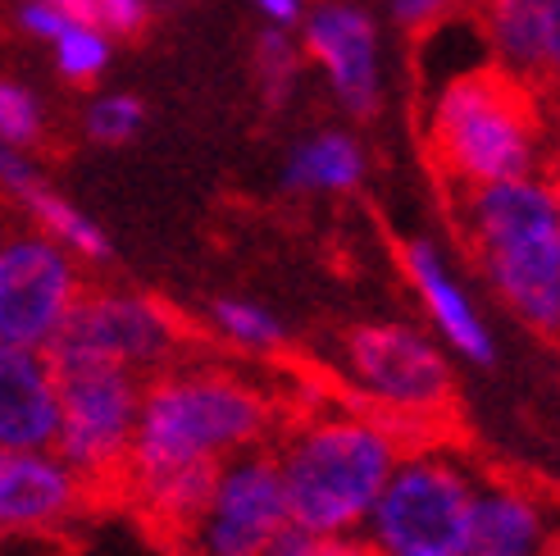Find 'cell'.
Masks as SVG:
<instances>
[{"instance_id":"13","label":"cell","mask_w":560,"mask_h":556,"mask_svg":"<svg viewBox=\"0 0 560 556\" xmlns=\"http://www.w3.org/2000/svg\"><path fill=\"white\" fill-rule=\"evenodd\" d=\"M305 55L328 73L338 105L355 119H374L383 101L378 73V33L374 19L342 0H328L305 19Z\"/></svg>"},{"instance_id":"6","label":"cell","mask_w":560,"mask_h":556,"mask_svg":"<svg viewBox=\"0 0 560 556\" xmlns=\"http://www.w3.org/2000/svg\"><path fill=\"white\" fill-rule=\"evenodd\" d=\"M479 461L442 438L406 442L360 524L374 552H460Z\"/></svg>"},{"instance_id":"3","label":"cell","mask_w":560,"mask_h":556,"mask_svg":"<svg viewBox=\"0 0 560 556\" xmlns=\"http://www.w3.org/2000/svg\"><path fill=\"white\" fill-rule=\"evenodd\" d=\"M456 229L474 269L538 338L560 333V197L542 174L452 187Z\"/></svg>"},{"instance_id":"24","label":"cell","mask_w":560,"mask_h":556,"mask_svg":"<svg viewBox=\"0 0 560 556\" xmlns=\"http://www.w3.org/2000/svg\"><path fill=\"white\" fill-rule=\"evenodd\" d=\"M142 119H147L142 101L128 96V92H109V96H96L88 105V115H82V132H88L92 142H101V147H124L128 137H137Z\"/></svg>"},{"instance_id":"28","label":"cell","mask_w":560,"mask_h":556,"mask_svg":"<svg viewBox=\"0 0 560 556\" xmlns=\"http://www.w3.org/2000/svg\"><path fill=\"white\" fill-rule=\"evenodd\" d=\"M378 556H460V552H378Z\"/></svg>"},{"instance_id":"10","label":"cell","mask_w":560,"mask_h":556,"mask_svg":"<svg viewBox=\"0 0 560 556\" xmlns=\"http://www.w3.org/2000/svg\"><path fill=\"white\" fill-rule=\"evenodd\" d=\"M88 274L73 252L37 229L0 233V343L50 351L65 333Z\"/></svg>"},{"instance_id":"8","label":"cell","mask_w":560,"mask_h":556,"mask_svg":"<svg viewBox=\"0 0 560 556\" xmlns=\"http://www.w3.org/2000/svg\"><path fill=\"white\" fill-rule=\"evenodd\" d=\"M292 530L283 479L269 448L229 456L196 516L170 538L174 556H269Z\"/></svg>"},{"instance_id":"21","label":"cell","mask_w":560,"mask_h":556,"mask_svg":"<svg viewBox=\"0 0 560 556\" xmlns=\"http://www.w3.org/2000/svg\"><path fill=\"white\" fill-rule=\"evenodd\" d=\"M0 142L19 151L46 142V105L14 78H0Z\"/></svg>"},{"instance_id":"25","label":"cell","mask_w":560,"mask_h":556,"mask_svg":"<svg viewBox=\"0 0 560 556\" xmlns=\"http://www.w3.org/2000/svg\"><path fill=\"white\" fill-rule=\"evenodd\" d=\"M269 556H378L365 534H311V530H288Z\"/></svg>"},{"instance_id":"11","label":"cell","mask_w":560,"mask_h":556,"mask_svg":"<svg viewBox=\"0 0 560 556\" xmlns=\"http://www.w3.org/2000/svg\"><path fill=\"white\" fill-rule=\"evenodd\" d=\"M101 497L55 448H0V538L69 534L101 507Z\"/></svg>"},{"instance_id":"1","label":"cell","mask_w":560,"mask_h":556,"mask_svg":"<svg viewBox=\"0 0 560 556\" xmlns=\"http://www.w3.org/2000/svg\"><path fill=\"white\" fill-rule=\"evenodd\" d=\"M288 410L250 370L183 351L142 379L132 448L109 493L170 543L201 507L214 470L237 452L269 448Z\"/></svg>"},{"instance_id":"17","label":"cell","mask_w":560,"mask_h":556,"mask_svg":"<svg viewBox=\"0 0 560 556\" xmlns=\"http://www.w3.org/2000/svg\"><path fill=\"white\" fill-rule=\"evenodd\" d=\"M55 360L50 351L0 343V448L55 442Z\"/></svg>"},{"instance_id":"5","label":"cell","mask_w":560,"mask_h":556,"mask_svg":"<svg viewBox=\"0 0 560 556\" xmlns=\"http://www.w3.org/2000/svg\"><path fill=\"white\" fill-rule=\"evenodd\" d=\"M332 374L347 387V402L383 415L401 442L438 438L456 406L452 351L406 320L351 324L332 351Z\"/></svg>"},{"instance_id":"2","label":"cell","mask_w":560,"mask_h":556,"mask_svg":"<svg viewBox=\"0 0 560 556\" xmlns=\"http://www.w3.org/2000/svg\"><path fill=\"white\" fill-rule=\"evenodd\" d=\"M401 448V433L355 402L288 410L269 438V452L283 479L292 530L360 534Z\"/></svg>"},{"instance_id":"16","label":"cell","mask_w":560,"mask_h":556,"mask_svg":"<svg viewBox=\"0 0 560 556\" xmlns=\"http://www.w3.org/2000/svg\"><path fill=\"white\" fill-rule=\"evenodd\" d=\"M497 65L542 92L560 65V0H488L483 10Z\"/></svg>"},{"instance_id":"19","label":"cell","mask_w":560,"mask_h":556,"mask_svg":"<svg viewBox=\"0 0 560 556\" xmlns=\"http://www.w3.org/2000/svg\"><path fill=\"white\" fill-rule=\"evenodd\" d=\"M206 324L214 338L250 360H273L288 351V328L269 305L250 301V297H214L206 305Z\"/></svg>"},{"instance_id":"15","label":"cell","mask_w":560,"mask_h":556,"mask_svg":"<svg viewBox=\"0 0 560 556\" xmlns=\"http://www.w3.org/2000/svg\"><path fill=\"white\" fill-rule=\"evenodd\" d=\"M0 197H10L27 215V224L46 238H55L82 265H105L115 256V246H109V238L96 219L82 215L69 197H60V192L42 178L33 155L19 151V147H5V142H0Z\"/></svg>"},{"instance_id":"4","label":"cell","mask_w":560,"mask_h":556,"mask_svg":"<svg viewBox=\"0 0 560 556\" xmlns=\"http://www.w3.org/2000/svg\"><path fill=\"white\" fill-rule=\"evenodd\" d=\"M429 155L446 187H479L542 174V92L501 65L465 69L429 105Z\"/></svg>"},{"instance_id":"14","label":"cell","mask_w":560,"mask_h":556,"mask_svg":"<svg viewBox=\"0 0 560 556\" xmlns=\"http://www.w3.org/2000/svg\"><path fill=\"white\" fill-rule=\"evenodd\" d=\"M401 269L410 278L419 305H424L433 338L452 356L469 360V366H492L497 360V333H492L488 315L479 311L474 292L460 283L452 260L442 256V246L429 242V238H410L401 246Z\"/></svg>"},{"instance_id":"9","label":"cell","mask_w":560,"mask_h":556,"mask_svg":"<svg viewBox=\"0 0 560 556\" xmlns=\"http://www.w3.org/2000/svg\"><path fill=\"white\" fill-rule=\"evenodd\" d=\"M187 328L164 301L132 288H82L65 333L50 343V360H101L147 379L178 360Z\"/></svg>"},{"instance_id":"22","label":"cell","mask_w":560,"mask_h":556,"mask_svg":"<svg viewBox=\"0 0 560 556\" xmlns=\"http://www.w3.org/2000/svg\"><path fill=\"white\" fill-rule=\"evenodd\" d=\"M50 46H55V65H60V73L73 82V88L96 82L109 65V37L96 33V27H88V23H69Z\"/></svg>"},{"instance_id":"27","label":"cell","mask_w":560,"mask_h":556,"mask_svg":"<svg viewBox=\"0 0 560 556\" xmlns=\"http://www.w3.org/2000/svg\"><path fill=\"white\" fill-rule=\"evenodd\" d=\"M256 10L273 23V27H292L301 19V0H256Z\"/></svg>"},{"instance_id":"7","label":"cell","mask_w":560,"mask_h":556,"mask_svg":"<svg viewBox=\"0 0 560 556\" xmlns=\"http://www.w3.org/2000/svg\"><path fill=\"white\" fill-rule=\"evenodd\" d=\"M55 442L82 479L101 493L115 488L119 470L132 448L137 406H142V379L101 360H55Z\"/></svg>"},{"instance_id":"23","label":"cell","mask_w":560,"mask_h":556,"mask_svg":"<svg viewBox=\"0 0 560 556\" xmlns=\"http://www.w3.org/2000/svg\"><path fill=\"white\" fill-rule=\"evenodd\" d=\"M69 19L96 27L109 37H142V27L151 23L147 0H55Z\"/></svg>"},{"instance_id":"18","label":"cell","mask_w":560,"mask_h":556,"mask_svg":"<svg viewBox=\"0 0 560 556\" xmlns=\"http://www.w3.org/2000/svg\"><path fill=\"white\" fill-rule=\"evenodd\" d=\"M360 178H365V151L338 128L305 137L283 164V187L301 197H342L360 187Z\"/></svg>"},{"instance_id":"12","label":"cell","mask_w":560,"mask_h":556,"mask_svg":"<svg viewBox=\"0 0 560 556\" xmlns=\"http://www.w3.org/2000/svg\"><path fill=\"white\" fill-rule=\"evenodd\" d=\"M556 552V524H551V497L520 475H488L479 470L460 556H551Z\"/></svg>"},{"instance_id":"20","label":"cell","mask_w":560,"mask_h":556,"mask_svg":"<svg viewBox=\"0 0 560 556\" xmlns=\"http://www.w3.org/2000/svg\"><path fill=\"white\" fill-rule=\"evenodd\" d=\"M296 73H301V50L292 46V37L283 33V27L269 23L260 33V42H256V88H260L269 109H278L292 96Z\"/></svg>"},{"instance_id":"26","label":"cell","mask_w":560,"mask_h":556,"mask_svg":"<svg viewBox=\"0 0 560 556\" xmlns=\"http://www.w3.org/2000/svg\"><path fill=\"white\" fill-rule=\"evenodd\" d=\"M452 10H456V0H392V19H397L401 27H410V33L442 23Z\"/></svg>"},{"instance_id":"29","label":"cell","mask_w":560,"mask_h":556,"mask_svg":"<svg viewBox=\"0 0 560 556\" xmlns=\"http://www.w3.org/2000/svg\"><path fill=\"white\" fill-rule=\"evenodd\" d=\"M551 556H556V552H551Z\"/></svg>"}]
</instances>
